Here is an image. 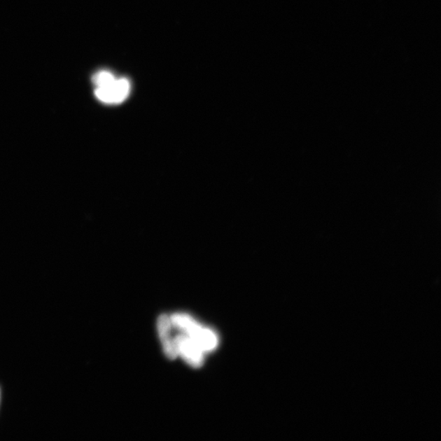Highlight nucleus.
<instances>
[{
  "instance_id": "f03ea898",
  "label": "nucleus",
  "mask_w": 441,
  "mask_h": 441,
  "mask_svg": "<svg viewBox=\"0 0 441 441\" xmlns=\"http://www.w3.org/2000/svg\"><path fill=\"white\" fill-rule=\"evenodd\" d=\"M131 85L126 78H115L109 85L96 88L95 95L98 100L106 104L116 105L129 97Z\"/></svg>"
},
{
  "instance_id": "20e7f679",
  "label": "nucleus",
  "mask_w": 441,
  "mask_h": 441,
  "mask_svg": "<svg viewBox=\"0 0 441 441\" xmlns=\"http://www.w3.org/2000/svg\"><path fill=\"white\" fill-rule=\"evenodd\" d=\"M157 327H158L160 340L167 357L170 360L176 359L178 354L175 344V337L174 338L172 333L173 323L171 318L167 315H161L157 322Z\"/></svg>"
},
{
  "instance_id": "7ed1b4c3",
  "label": "nucleus",
  "mask_w": 441,
  "mask_h": 441,
  "mask_svg": "<svg viewBox=\"0 0 441 441\" xmlns=\"http://www.w3.org/2000/svg\"><path fill=\"white\" fill-rule=\"evenodd\" d=\"M178 354L192 367L199 368L203 364V351L188 335H179L175 337Z\"/></svg>"
},
{
  "instance_id": "f257e3e1",
  "label": "nucleus",
  "mask_w": 441,
  "mask_h": 441,
  "mask_svg": "<svg viewBox=\"0 0 441 441\" xmlns=\"http://www.w3.org/2000/svg\"><path fill=\"white\" fill-rule=\"evenodd\" d=\"M173 326L183 330L203 351H213L218 345V337L209 328L200 326L193 318L185 314H175L171 317Z\"/></svg>"
},
{
  "instance_id": "39448f33",
  "label": "nucleus",
  "mask_w": 441,
  "mask_h": 441,
  "mask_svg": "<svg viewBox=\"0 0 441 441\" xmlns=\"http://www.w3.org/2000/svg\"><path fill=\"white\" fill-rule=\"evenodd\" d=\"M115 77L109 71H102L96 74L93 76V83H95L96 88L103 87L109 85L115 80Z\"/></svg>"
}]
</instances>
